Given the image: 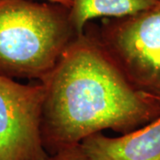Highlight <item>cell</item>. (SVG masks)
I'll return each mask as SVG.
<instances>
[{
	"label": "cell",
	"instance_id": "2",
	"mask_svg": "<svg viewBox=\"0 0 160 160\" xmlns=\"http://www.w3.org/2000/svg\"><path fill=\"white\" fill-rule=\"evenodd\" d=\"M77 36L64 6L0 0V75L41 81Z\"/></svg>",
	"mask_w": 160,
	"mask_h": 160
},
{
	"label": "cell",
	"instance_id": "3",
	"mask_svg": "<svg viewBox=\"0 0 160 160\" xmlns=\"http://www.w3.org/2000/svg\"><path fill=\"white\" fill-rule=\"evenodd\" d=\"M86 28L132 86L160 102V1L135 14Z\"/></svg>",
	"mask_w": 160,
	"mask_h": 160
},
{
	"label": "cell",
	"instance_id": "9",
	"mask_svg": "<svg viewBox=\"0 0 160 160\" xmlns=\"http://www.w3.org/2000/svg\"><path fill=\"white\" fill-rule=\"evenodd\" d=\"M159 1H160V0H159Z\"/></svg>",
	"mask_w": 160,
	"mask_h": 160
},
{
	"label": "cell",
	"instance_id": "8",
	"mask_svg": "<svg viewBox=\"0 0 160 160\" xmlns=\"http://www.w3.org/2000/svg\"><path fill=\"white\" fill-rule=\"evenodd\" d=\"M34 1H43V2H48V3H52V4H57L61 6H64L66 8L69 9L71 6V2L72 0H34Z\"/></svg>",
	"mask_w": 160,
	"mask_h": 160
},
{
	"label": "cell",
	"instance_id": "6",
	"mask_svg": "<svg viewBox=\"0 0 160 160\" xmlns=\"http://www.w3.org/2000/svg\"><path fill=\"white\" fill-rule=\"evenodd\" d=\"M159 0H72L69 18L78 35L94 19L120 18L135 14L157 5Z\"/></svg>",
	"mask_w": 160,
	"mask_h": 160
},
{
	"label": "cell",
	"instance_id": "7",
	"mask_svg": "<svg viewBox=\"0 0 160 160\" xmlns=\"http://www.w3.org/2000/svg\"><path fill=\"white\" fill-rule=\"evenodd\" d=\"M48 160H92L82 149L80 144L64 147L49 156Z\"/></svg>",
	"mask_w": 160,
	"mask_h": 160
},
{
	"label": "cell",
	"instance_id": "1",
	"mask_svg": "<svg viewBox=\"0 0 160 160\" xmlns=\"http://www.w3.org/2000/svg\"><path fill=\"white\" fill-rule=\"evenodd\" d=\"M45 87L42 137L49 155L92 134H122L160 116V102L137 90L86 28L39 81Z\"/></svg>",
	"mask_w": 160,
	"mask_h": 160
},
{
	"label": "cell",
	"instance_id": "4",
	"mask_svg": "<svg viewBox=\"0 0 160 160\" xmlns=\"http://www.w3.org/2000/svg\"><path fill=\"white\" fill-rule=\"evenodd\" d=\"M45 87L0 75V160H48L42 137Z\"/></svg>",
	"mask_w": 160,
	"mask_h": 160
},
{
	"label": "cell",
	"instance_id": "5",
	"mask_svg": "<svg viewBox=\"0 0 160 160\" xmlns=\"http://www.w3.org/2000/svg\"><path fill=\"white\" fill-rule=\"evenodd\" d=\"M80 146L92 160H160V116L118 137L92 134Z\"/></svg>",
	"mask_w": 160,
	"mask_h": 160
}]
</instances>
